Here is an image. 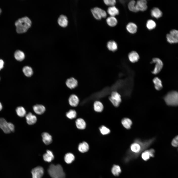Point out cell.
Returning <instances> with one entry per match:
<instances>
[{
	"label": "cell",
	"instance_id": "obj_33",
	"mask_svg": "<svg viewBox=\"0 0 178 178\" xmlns=\"http://www.w3.org/2000/svg\"><path fill=\"white\" fill-rule=\"evenodd\" d=\"M22 71L24 74L27 77L31 76L33 73L32 68L28 66H25L22 69Z\"/></svg>",
	"mask_w": 178,
	"mask_h": 178
},
{
	"label": "cell",
	"instance_id": "obj_1",
	"mask_svg": "<svg viewBox=\"0 0 178 178\" xmlns=\"http://www.w3.org/2000/svg\"><path fill=\"white\" fill-rule=\"evenodd\" d=\"M156 139L155 137L143 140L139 138L135 139L123 157V162L127 163L137 158L154 143Z\"/></svg>",
	"mask_w": 178,
	"mask_h": 178
},
{
	"label": "cell",
	"instance_id": "obj_36",
	"mask_svg": "<svg viewBox=\"0 0 178 178\" xmlns=\"http://www.w3.org/2000/svg\"><path fill=\"white\" fill-rule=\"evenodd\" d=\"M156 23L153 20L150 19L147 21L146 26L148 29L150 30L153 29L156 27Z\"/></svg>",
	"mask_w": 178,
	"mask_h": 178
},
{
	"label": "cell",
	"instance_id": "obj_10",
	"mask_svg": "<svg viewBox=\"0 0 178 178\" xmlns=\"http://www.w3.org/2000/svg\"><path fill=\"white\" fill-rule=\"evenodd\" d=\"M31 173L32 178H41L44 174V170L42 167L38 166L33 169Z\"/></svg>",
	"mask_w": 178,
	"mask_h": 178
},
{
	"label": "cell",
	"instance_id": "obj_32",
	"mask_svg": "<svg viewBox=\"0 0 178 178\" xmlns=\"http://www.w3.org/2000/svg\"><path fill=\"white\" fill-rule=\"evenodd\" d=\"M93 105L94 109L95 111L100 112L103 111V106L101 102L96 101L94 102Z\"/></svg>",
	"mask_w": 178,
	"mask_h": 178
},
{
	"label": "cell",
	"instance_id": "obj_13",
	"mask_svg": "<svg viewBox=\"0 0 178 178\" xmlns=\"http://www.w3.org/2000/svg\"><path fill=\"white\" fill-rule=\"evenodd\" d=\"M0 128L6 134L11 132L8 127V123L2 118H0Z\"/></svg>",
	"mask_w": 178,
	"mask_h": 178
},
{
	"label": "cell",
	"instance_id": "obj_15",
	"mask_svg": "<svg viewBox=\"0 0 178 178\" xmlns=\"http://www.w3.org/2000/svg\"><path fill=\"white\" fill-rule=\"evenodd\" d=\"M27 123L29 125H32L35 123L37 121V118L35 115L31 112H29L25 116Z\"/></svg>",
	"mask_w": 178,
	"mask_h": 178
},
{
	"label": "cell",
	"instance_id": "obj_26",
	"mask_svg": "<svg viewBox=\"0 0 178 178\" xmlns=\"http://www.w3.org/2000/svg\"><path fill=\"white\" fill-rule=\"evenodd\" d=\"M153 81L154 84L155 89L157 90H160L163 87L162 83L161 80L157 77H155L153 80Z\"/></svg>",
	"mask_w": 178,
	"mask_h": 178
},
{
	"label": "cell",
	"instance_id": "obj_5",
	"mask_svg": "<svg viewBox=\"0 0 178 178\" xmlns=\"http://www.w3.org/2000/svg\"><path fill=\"white\" fill-rule=\"evenodd\" d=\"M109 99L112 105L116 107L119 106L122 101L120 95L116 91H113L111 93Z\"/></svg>",
	"mask_w": 178,
	"mask_h": 178
},
{
	"label": "cell",
	"instance_id": "obj_37",
	"mask_svg": "<svg viewBox=\"0 0 178 178\" xmlns=\"http://www.w3.org/2000/svg\"><path fill=\"white\" fill-rule=\"evenodd\" d=\"M136 2L134 0H132L129 2L128 4V7L129 10L134 12H137L136 8Z\"/></svg>",
	"mask_w": 178,
	"mask_h": 178
},
{
	"label": "cell",
	"instance_id": "obj_14",
	"mask_svg": "<svg viewBox=\"0 0 178 178\" xmlns=\"http://www.w3.org/2000/svg\"><path fill=\"white\" fill-rule=\"evenodd\" d=\"M68 100L69 105L73 107L77 106L79 101L78 96L74 94H72L70 96Z\"/></svg>",
	"mask_w": 178,
	"mask_h": 178
},
{
	"label": "cell",
	"instance_id": "obj_21",
	"mask_svg": "<svg viewBox=\"0 0 178 178\" xmlns=\"http://www.w3.org/2000/svg\"><path fill=\"white\" fill-rule=\"evenodd\" d=\"M33 109L36 114L39 115L43 114L45 111V107L43 105L40 104L34 105L33 107Z\"/></svg>",
	"mask_w": 178,
	"mask_h": 178
},
{
	"label": "cell",
	"instance_id": "obj_47",
	"mask_svg": "<svg viewBox=\"0 0 178 178\" xmlns=\"http://www.w3.org/2000/svg\"></svg>",
	"mask_w": 178,
	"mask_h": 178
},
{
	"label": "cell",
	"instance_id": "obj_28",
	"mask_svg": "<svg viewBox=\"0 0 178 178\" xmlns=\"http://www.w3.org/2000/svg\"><path fill=\"white\" fill-rule=\"evenodd\" d=\"M106 21L107 24L112 27L115 26L118 22L117 19L115 17L111 16L107 18Z\"/></svg>",
	"mask_w": 178,
	"mask_h": 178
},
{
	"label": "cell",
	"instance_id": "obj_2",
	"mask_svg": "<svg viewBox=\"0 0 178 178\" xmlns=\"http://www.w3.org/2000/svg\"><path fill=\"white\" fill-rule=\"evenodd\" d=\"M31 21L28 17L25 16L20 18L15 23L16 32L19 34L25 33L31 27Z\"/></svg>",
	"mask_w": 178,
	"mask_h": 178
},
{
	"label": "cell",
	"instance_id": "obj_41",
	"mask_svg": "<svg viewBox=\"0 0 178 178\" xmlns=\"http://www.w3.org/2000/svg\"><path fill=\"white\" fill-rule=\"evenodd\" d=\"M171 144L174 147H178V135L175 136L173 139Z\"/></svg>",
	"mask_w": 178,
	"mask_h": 178
},
{
	"label": "cell",
	"instance_id": "obj_42",
	"mask_svg": "<svg viewBox=\"0 0 178 178\" xmlns=\"http://www.w3.org/2000/svg\"><path fill=\"white\" fill-rule=\"evenodd\" d=\"M9 129L11 132H13L14 131L15 127L14 125L10 122L8 123Z\"/></svg>",
	"mask_w": 178,
	"mask_h": 178
},
{
	"label": "cell",
	"instance_id": "obj_17",
	"mask_svg": "<svg viewBox=\"0 0 178 178\" xmlns=\"http://www.w3.org/2000/svg\"><path fill=\"white\" fill-rule=\"evenodd\" d=\"M128 57L131 62L132 63H134L138 61L139 58V56L136 52L132 51L129 54Z\"/></svg>",
	"mask_w": 178,
	"mask_h": 178
},
{
	"label": "cell",
	"instance_id": "obj_31",
	"mask_svg": "<svg viewBox=\"0 0 178 178\" xmlns=\"http://www.w3.org/2000/svg\"><path fill=\"white\" fill-rule=\"evenodd\" d=\"M77 128L80 129H83L85 128L86 124L84 120L82 119L79 118L77 119L75 121Z\"/></svg>",
	"mask_w": 178,
	"mask_h": 178
},
{
	"label": "cell",
	"instance_id": "obj_24",
	"mask_svg": "<svg viewBox=\"0 0 178 178\" xmlns=\"http://www.w3.org/2000/svg\"><path fill=\"white\" fill-rule=\"evenodd\" d=\"M54 158V156L52 152L49 150H47L46 153L43 155L44 160L48 162H51L53 160Z\"/></svg>",
	"mask_w": 178,
	"mask_h": 178
},
{
	"label": "cell",
	"instance_id": "obj_27",
	"mask_svg": "<svg viewBox=\"0 0 178 178\" xmlns=\"http://www.w3.org/2000/svg\"><path fill=\"white\" fill-rule=\"evenodd\" d=\"M14 56L17 60L20 61L23 60L25 58V55L24 52L20 50H17L15 51Z\"/></svg>",
	"mask_w": 178,
	"mask_h": 178
},
{
	"label": "cell",
	"instance_id": "obj_34",
	"mask_svg": "<svg viewBox=\"0 0 178 178\" xmlns=\"http://www.w3.org/2000/svg\"><path fill=\"white\" fill-rule=\"evenodd\" d=\"M64 160L65 162L67 164H70L74 160L75 157L73 155L70 153L66 154L64 156Z\"/></svg>",
	"mask_w": 178,
	"mask_h": 178
},
{
	"label": "cell",
	"instance_id": "obj_22",
	"mask_svg": "<svg viewBox=\"0 0 178 178\" xmlns=\"http://www.w3.org/2000/svg\"><path fill=\"white\" fill-rule=\"evenodd\" d=\"M151 16L156 19L161 17L162 14L161 11L158 8L154 7L151 10Z\"/></svg>",
	"mask_w": 178,
	"mask_h": 178
},
{
	"label": "cell",
	"instance_id": "obj_12",
	"mask_svg": "<svg viewBox=\"0 0 178 178\" xmlns=\"http://www.w3.org/2000/svg\"><path fill=\"white\" fill-rule=\"evenodd\" d=\"M66 84L67 88L72 89L77 87L78 85L77 80L74 78L71 77L67 79L66 81Z\"/></svg>",
	"mask_w": 178,
	"mask_h": 178
},
{
	"label": "cell",
	"instance_id": "obj_29",
	"mask_svg": "<svg viewBox=\"0 0 178 178\" xmlns=\"http://www.w3.org/2000/svg\"><path fill=\"white\" fill-rule=\"evenodd\" d=\"M89 146L86 142H84L79 145L78 149L80 152L84 153L87 152L89 150Z\"/></svg>",
	"mask_w": 178,
	"mask_h": 178
},
{
	"label": "cell",
	"instance_id": "obj_44",
	"mask_svg": "<svg viewBox=\"0 0 178 178\" xmlns=\"http://www.w3.org/2000/svg\"><path fill=\"white\" fill-rule=\"evenodd\" d=\"M2 105L1 103L0 102V111L2 109Z\"/></svg>",
	"mask_w": 178,
	"mask_h": 178
},
{
	"label": "cell",
	"instance_id": "obj_19",
	"mask_svg": "<svg viewBox=\"0 0 178 178\" xmlns=\"http://www.w3.org/2000/svg\"><path fill=\"white\" fill-rule=\"evenodd\" d=\"M121 122L123 126L127 130L131 128L133 124L132 120L130 118L127 117L123 118L121 120Z\"/></svg>",
	"mask_w": 178,
	"mask_h": 178
},
{
	"label": "cell",
	"instance_id": "obj_18",
	"mask_svg": "<svg viewBox=\"0 0 178 178\" xmlns=\"http://www.w3.org/2000/svg\"><path fill=\"white\" fill-rule=\"evenodd\" d=\"M42 140L46 145H48L51 144L52 141V136L47 132L43 133L42 135Z\"/></svg>",
	"mask_w": 178,
	"mask_h": 178
},
{
	"label": "cell",
	"instance_id": "obj_25",
	"mask_svg": "<svg viewBox=\"0 0 178 178\" xmlns=\"http://www.w3.org/2000/svg\"><path fill=\"white\" fill-rule=\"evenodd\" d=\"M107 12L111 16L115 17L119 14V11L118 9L115 6L109 7L108 8Z\"/></svg>",
	"mask_w": 178,
	"mask_h": 178
},
{
	"label": "cell",
	"instance_id": "obj_11",
	"mask_svg": "<svg viewBox=\"0 0 178 178\" xmlns=\"http://www.w3.org/2000/svg\"><path fill=\"white\" fill-rule=\"evenodd\" d=\"M147 4V1L145 0L137 1L135 5L136 9L137 11H144L146 10L148 7Z\"/></svg>",
	"mask_w": 178,
	"mask_h": 178
},
{
	"label": "cell",
	"instance_id": "obj_43",
	"mask_svg": "<svg viewBox=\"0 0 178 178\" xmlns=\"http://www.w3.org/2000/svg\"><path fill=\"white\" fill-rule=\"evenodd\" d=\"M4 62L1 59H0V70L3 67Z\"/></svg>",
	"mask_w": 178,
	"mask_h": 178
},
{
	"label": "cell",
	"instance_id": "obj_30",
	"mask_svg": "<svg viewBox=\"0 0 178 178\" xmlns=\"http://www.w3.org/2000/svg\"><path fill=\"white\" fill-rule=\"evenodd\" d=\"M111 172L115 176H118L121 172V169L120 166L118 165H114L111 169Z\"/></svg>",
	"mask_w": 178,
	"mask_h": 178
},
{
	"label": "cell",
	"instance_id": "obj_7",
	"mask_svg": "<svg viewBox=\"0 0 178 178\" xmlns=\"http://www.w3.org/2000/svg\"><path fill=\"white\" fill-rule=\"evenodd\" d=\"M151 64H154L155 65L153 70L152 73L154 74L158 73L162 69L163 66V63L162 61L157 58H153L151 62Z\"/></svg>",
	"mask_w": 178,
	"mask_h": 178
},
{
	"label": "cell",
	"instance_id": "obj_35",
	"mask_svg": "<svg viewBox=\"0 0 178 178\" xmlns=\"http://www.w3.org/2000/svg\"><path fill=\"white\" fill-rule=\"evenodd\" d=\"M16 112L17 115L20 117H23L26 115V111L22 107L20 106L17 107L16 109Z\"/></svg>",
	"mask_w": 178,
	"mask_h": 178
},
{
	"label": "cell",
	"instance_id": "obj_39",
	"mask_svg": "<svg viewBox=\"0 0 178 178\" xmlns=\"http://www.w3.org/2000/svg\"><path fill=\"white\" fill-rule=\"evenodd\" d=\"M99 130L101 133L103 135L108 134L110 132V130L109 128L104 126H101Z\"/></svg>",
	"mask_w": 178,
	"mask_h": 178
},
{
	"label": "cell",
	"instance_id": "obj_38",
	"mask_svg": "<svg viewBox=\"0 0 178 178\" xmlns=\"http://www.w3.org/2000/svg\"><path fill=\"white\" fill-rule=\"evenodd\" d=\"M66 116L69 119H73L76 117V113L74 110H71L66 113Z\"/></svg>",
	"mask_w": 178,
	"mask_h": 178
},
{
	"label": "cell",
	"instance_id": "obj_45",
	"mask_svg": "<svg viewBox=\"0 0 178 178\" xmlns=\"http://www.w3.org/2000/svg\"><path fill=\"white\" fill-rule=\"evenodd\" d=\"M1 10L0 9V15L1 14Z\"/></svg>",
	"mask_w": 178,
	"mask_h": 178
},
{
	"label": "cell",
	"instance_id": "obj_16",
	"mask_svg": "<svg viewBox=\"0 0 178 178\" xmlns=\"http://www.w3.org/2000/svg\"><path fill=\"white\" fill-rule=\"evenodd\" d=\"M58 22L59 24L63 27H66L68 24L67 18L66 16L63 15H61L58 19Z\"/></svg>",
	"mask_w": 178,
	"mask_h": 178
},
{
	"label": "cell",
	"instance_id": "obj_8",
	"mask_svg": "<svg viewBox=\"0 0 178 178\" xmlns=\"http://www.w3.org/2000/svg\"><path fill=\"white\" fill-rule=\"evenodd\" d=\"M167 40L169 43H178V30L176 29L171 30L166 35Z\"/></svg>",
	"mask_w": 178,
	"mask_h": 178
},
{
	"label": "cell",
	"instance_id": "obj_46",
	"mask_svg": "<svg viewBox=\"0 0 178 178\" xmlns=\"http://www.w3.org/2000/svg\"></svg>",
	"mask_w": 178,
	"mask_h": 178
},
{
	"label": "cell",
	"instance_id": "obj_20",
	"mask_svg": "<svg viewBox=\"0 0 178 178\" xmlns=\"http://www.w3.org/2000/svg\"><path fill=\"white\" fill-rule=\"evenodd\" d=\"M126 29L130 33L133 34L135 33L137 30V27L135 23L130 22L128 23L126 25Z\"/></svg>",
	"mask_w": 178,
	"mask_h": 178
},
{
	"label": "cell",
	"instance_id": "obj_6",
	"mask_svg": "<svg viewBox=\"0 0 178 178\" xmlns=\"http://www.w3.org/2000/svg\"><path fill=\"white\" fill-rule=\"evenodd\" d=\"M91 13L95 18L98 20L102 18H105L107 16L106 12L103 9L98 7H94L91 10Z\"/></svg>",
	"mask_w": 178,
	"mask_h": 178
},
{
	"label": "cell",
	"instance_id": "obj_23",
	"mask_svg": "<svg viewBox=\"0 0 178 178\" xmlns=\"http://www.w3.org/2000/svg\"><path fill=\"white\" fill-rule=\"evenodd\" d=\"M107 46L108 49L112 52L116 51L118 48L117 43L113 40H111L108 42L107 43Z\"/></svg>",
	"mask_w": 178,
	"mask_h": 178
},
{
	"label": "cell",
	"instance_id": "obj_9",
	"mask_svg": "<svg viewBox=\"0 0 178 178\" xmlns=\"http://www.w3.org/2000/svg\"><path fill=\"white\" fill-rule=\"evenodd\" d=\"M155 154V151L153 149H147L141 153V157L143 160L147 161L150 157H154Z\"/></svg>",
	"mask_w": 178,
	"mask_h": 178
},
{
	"label": "cell",
	"instance_id": "obj_40",
	"mask_svg": "<svg viewBox=\"0 0 178 178\" xmlns=\"http://www.w3.org/2000/svg\"><path fill=\"white\" fill-rule=\"evenodd\" d=\"M104 2L105 4L110 7L114 6L116 2L115 0H105Z\"/></svg>",
	"mask_w": 178,
	"mask_h": 178
},
{
	"label": "cell",
	"instance_id": "obj_4",
	"mask_svg": "<svg viewBox=\"0 0 178 178\" xmlns=\"http://www.w3.org/2000/svg\"><path fill=\"white\" fill-rule=\"evenodd\" d=\"M167 105L170 106H178V92L172 91L168 92L163 98Z\"/></svg>",
	"mask_w": 178,
	"mask_h": 178
},
{
	"label": "cell",
	"instance_id": "obj_3",
	"mask_svg": "<svg viewBox=\"0 0 178 178\" xmlns=\"http://www.w3.org/2000/svg\"><path fill=\"white\" fill-rule=\"evenodd\" d=\"M48 173L52 178H65V174L62 166L59 164H51L48 169Z\"/></svg>",
	"mask_w": 178,
	"mask_h": 178
}]
</instances>
